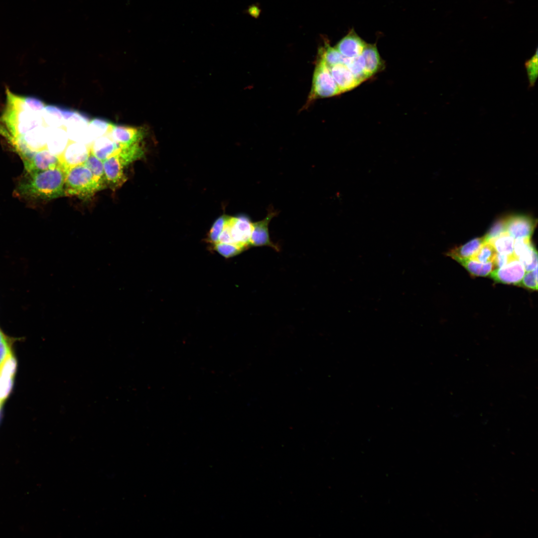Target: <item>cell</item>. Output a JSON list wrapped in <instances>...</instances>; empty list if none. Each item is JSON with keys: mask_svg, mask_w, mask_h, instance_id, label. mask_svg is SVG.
<instances>
[{"mask_svg": "<svg viewBox=\"0 0 538 538\" xmlns=\"http://www.w3.org/2000/svg\"><path fill=\"white\" fill-rule=\"evenodd\" d=\"M65 178V170L63 168L22 173L14 193L16 197L28 203L51 200L64 196Z\"/></svg>", "mask_w": 538, "mask_h": 538, "instance_id": "6da1fadb", "label": "cell"}, {"mask_svg": "<svg viewBox=\"0 0 538 538\" xmlns=\"http://www.w3.org/2000/svg\"><path fill=\"white\" fill-rule=\"evenodd\" d=\"M99 191L93 174L84 163L70 167L65 171L64 195L88 199Z\"/></svg>", "mask_w": 538, "mask_h": 538, "instance_id": "7a4b0ae2", "label": "cell"}, {"mask_svg": "<svg viewBox=\"0 0 538 538\" xmlns=\"http://www.w3.org/2000/svg\"><path fill=\"white\" fill-rule=\"evenodd\" d=\"M329 67L319 58L315 66L309 100L330 97L340 94Z\"/></svg>", "mask_w": 538, "mask_h": 538, "instance_id": "3957f363", "label": "cell"}, {"mask_svg": "<svg viewBox=\"0 0 538 538\" xmlns=\"http://www.w3.org/2000/svg\"><path fill=\"white\" fill-rule=\"evenodd\" d=\"M63 128L71 140L86 144L89 117L81 112L63 108Z\"/></svg>", "mask_w": 538, "mask_h": 538, "instance_id": "277c9868", "label": "cell"}, {"mask_svg": "<svg viewBox=\"0 0 538 538\" xmlns=\"http://www.w3.org/2000/svg\"><path fill=\"white\" fill-rule=\"evenodd\" d=\"M107 187L115 191L127 180L125 168L130 164L119 154L103 161Z\"/></svg>", "mask_w": 538, "mask_h": 538, "instance_id": "5b68a950", "label": "cell"}, {"mask_svg": "<svg viewBox=\"0 0 538 538\" xmlns=\"http://www.w3.org/2000/svg\"><path fill=\"white\" fill-rule=\"evenodd\" d=\"M525 271L521 262L515 258L504 266L495 269L489 275L497 282L519 285Z\"/></svg>", "mask_w": 538, "mask_h": 538, "instance_id": "8992f818", "label": "cell"}, {"mask_svg": "<svg viewBox=\"0 0 538 538\" xmlns=\"http://www.w3.org/2000/svg\"><path fill=\"white\" fill-rule=\"evenodd\" d=\"M536 225L537 220L529 216L514 215L506 217V232L514 239L531 238Z\"/></svg>", "mask_w": 538, "mask_h": 538, "instance_id": "52a82bcc", "label": "cell"}, {"mask_svg": "<svg viewBox=\"0 0 538 538\" xmlns=\"http://www.w3.org/2000/svg\"><path fill=\"white\" fill-rule=\"evenodd\" d=\"M228 224L233 244L244 249L250 247L252 223L246 216L229 217Z\"/></svg>", "mask_w": 538, "mask_h": 538, "instance_id": "ba28073f", "label": "cell"}, {"mask_svg": "<svg viewBox=\"0 0 538 538\" xmlns=\"http://www.w3.org/2000/svg\"><path fill=\"white\" fill-rule=\"evenodd\" d=\"M90 152V144L71 140L59 157L66 171L70 167L84 163Z\"/></svg>", "mask_w": 538, "mask_h": 538, "instance_id": "9c48e42d", "label": "cell"}, {"mask_svg": "<svg viewBox=\"0 0 538 538\" xmlns=\"http://www.w3.org/2000/svg\"><path fill=\"white\" fill-rule=\"evenodd\" d=\"M106 134L122 147H124L140 142L144 135V131L139 128L116 125L111 123Z\"/></svg>", "mask_w": 538, "mask_h": 538, "instance_id": "30bf717a", "label": "cell"}, {"mask_svg": "<svg viewBox=\"0 0 538 538\" xmlns=\"http://www.w3.org/2000/svg\"><path fill=\"white\" fill-rule=\"evenodd\" d=\"M276 214L275 212L270 210L264 219L252 223L250 247L267 246L278 251V247L270 241L268 230L269 223Z\"/></svg>", "mask_w": 538, "mask_h": 538, "instance_id": "8fae6325", "label": "cell"}, {"mask_svg": "<svg viewBox=\"0 0 538 538\" xmlns=\"http://www.w3.org/2000/svg\"><path fill=\"white\" fill-rule=\"evenodd\" d=\"M90 146L92 153L102 161L119 154L122 148L107 134L96 139Z\"/></svg>", "mask_w": 538, "mask_h": 538, "instance_id": "7c38bea8", "label": "cell"}, {"mask_svg": "<svg viewBox=\"0 0 538 538\" xmlns=\"http://www.w3.org/2000/svg\"><path fill=\"white\" fill-rule=\"evenodd\" d=\"M366 44L352 30L338 42L335 48L344 57L352 58L361 55Z\"/></svg>", "mask_w": 538, "mask_h": 538, "instance_id": "4fadbf2b", "label": "cell"}, {"mask_svg": "<svg viewBox=\"0 0 538 538\" xmlns=\"http://www.w3.org/2000/svg\"><path fill=\"white\" fill-rule=\"evenodd\" d=\"M329 69L341 93L350 91L360 84L347 67L343 63L330 67Z\"/></svg>", "mask_w": 538, "mask_h": 538, "instance_id": "5bb4252c", "label": "cell"}, {"mask_svg": "<svg viewBox=\"0 0 538 538\" xmlns=\"http://www.w3.org/2000/svg\"><path fill=\"white\" fill-rule=\"evenodd\" d=\"M68 143V134L64 128L48 126L47 149L49 152L59 156Z\"/></svg>", "mask_w": 538, "mask_h": 538, "instance_id": "9a60e30c", "label": "cell"}, {"mask_svg": "<svg viewBox=\"0 0 538 538\" xmlns=\"http://www.w3.org/2000/svg\"><path fill=\"white\" fill-rule=\"evenodd\" d=\"M361 55L364 59L365 69L369 78L382 69L383 61L376 45L366 44Z\"/></svg>", "mask_w": 538, "mask_h": 538, "instance_id": "2e32d148", "label": "cell"}, {"mask_svg": "<svg viewBox=\"0 0 538 538\" xmlns=\"http://www.w3.org/2000/svg\"><path fill=\"white\" fill-rule=\"evenodd\" d=\"M484 242V237L476 238L463 245L454 248L447 255L454 260L470 258Z\"/></svg>", "mask_w": 538, "mask_h": 538, "instance_id": "e0dca14e", "label": "cell"}, {"mask_svg": "<svg viewBox=\"0 0 538 538\" xmlns=\"http://www.w3.org/2000/svg\"><path fill=\"white\" fill-rule=\"evenodd\" d=\"M84 163L91 171L99 191L107 187L103 161L90 151L88 158Z\"/></svg>", "mask_w": 538, "mask_h": 538, "instance_id": "ac0fdd59", "label": "cell"}, {"mask_svg": "<svg viewBox=\"0 0 538 538\" xmlns=\"http://www.w3.org/2000/svg\"><path fill=\"white\" fill-rule=\"evenodd\" d=\"M456 260L468 271L471 275L477 276H486L495 269L493 262L481 263L470 258L457 259Z\"/></svg>", "mask_w": 538, "mask_h": 538, "instance_id": "d6986e66", "label": "cell"}, {"mask_svg": "<svg viewBox=\"0 0 538 538\" xmlns=\"http://www.w3.org/2000/svg\"><path fill=\"white\" fill-rule=\"evenodd\" d=\"M44 123L49 127L63 128L64 119L63 108L57 106H45L42 110Z\"/></svg>", "mask_w": 538, "mask_h": 538, "instance_id": "ffe728a7", "label": "cell"}, {"mask_svg": "<svg viewBox=\"0 0 538 538\" xmlns=\"http://www.w3.org/2000/svg\"><path fill=\"white\" fill-rule=\"evenodd\" d=\"M111 124L108 121L101 118H95L90 121L87 128L86 143L106 134Z\"/></svg>", "mask_w": 538, "mask_h": 538, "instance_id": "44dd1931", "label": "cell"}, {"mask_svg": "<svg viewBox=\"0 0 538 538\" xmlns=\"http://www.w3.org/2000/svg\"><path fill=\"white\" fill-rule=\"evenodd\" d=\"M343 64L347 67L359 84L369 78L361 55L352 58L345 57Z\"/></svg>", "mask_w": 538, "mask_h": 538, "instance_id": "7402d4cb", "label": "cell"}, {"mask_svg": "<svg viewBox=\"0 0 538 538\" xmlns=\"http://www.w3.org/2000/svg\"><path fill=\"white\" fill-rule=\"evenodd\" d=\"M515 239L507 232L488 242L491 243L497 253L511 255L513 254Z\"/></svg>", "mask_w": 538, "mask_h": 538, "instance_id": "603a6c76", "label": "cell"}, {"mask_svg": "<svg viewBox=\"0 0 538 538\" xmlns=\"http://www.w3.org/2000/svg\"><path fill=\"white\" fill-rule=\"evenodd\" d=\"M319 58L330 67L338 64L343 63L345 57L335 47L326 44L320 51Z\"/></svg>", "mask_w": 538, "mask_h": 538, "instance_id": "cb8c5ba5", "label": "cell"}, {"mask_svg": "<svg viewBox=\"0 0 538 538\" xmlns=\"http://www.w3.org/2000/svg\"><path fill=\"white\" fill-rule=\"evenodd\" d=\"M497 254L493 245L485 242L470 259L481 263L493 262Z\"/></svg>", "mask_w": 538, "mask_h": 538, "instance_id": "d4e9b609", "label": "cell"}, {"mask_svg": "<svg viewBox=\"0 0 538 538\" xmlns=\"http://www.w3.org/2000/svg\"><path fill=\"white\" fill-rule=\"evenodd\" d=\"M525 67L527 71L529 88L535 86L538 76V49L535 54L525 63Z\"/></svg>", "mask_w": 538, "mask_h": 538, "instance_id": "484cf974", "label": "cell"}, {"mask_svg": "<svg viewBox=\"0 0 538 538\" xmlns=\"http://www.w3.org/2000/svg\"><path fill=\"white\" fill-rule=\"evenodd\" d=\"M518 260L523 265L526 271H531L538 268V253L534 246L521 256Z\"/></svg>", "mask_w": 538, "mask_h": 538, "instance_id": "4316f807", "label": "cell"}, {"mask_svg": "<svg viewBox=\"0 0 538 538\" xmlns=\"http://www.w3.org/2000/svg\"><path fill=\"white\" fill-rule=\"evenodd\" d=\"M16 360L10 352L0 365V376H4L13 377L15 376L16 370Z\"/></svg>", "mask_w": 538, "mask_h": 538, "instance_id": "83f0119b", "label": "cell"}, {"mask_svg": "<svg viewBox=\"0 0 538 538\" xmlns=\"http://www.w3.org/2000/svg\"><path fill=\"white\" fill-rule=\"evenodd\" d=\"M229 216H222L218 218L213 224L208 235L210 242L214 244L218 242L219 237L223 230Z\"/></svg>", "mask_w": 538, "mask_h": 538, "instance_id": "f1b7e54d", "label": "cell"}, {"mask_svg": "<svg viewBox=\"0 0 538 538\" xmlns=\"http://www.w3.org/2000/svg\"><path fill=\"white\" fill-rule=\"evenodd\" d=\"M214 245L215 250L225 258H230L238 255L244 250L242 247L233 244L218 242Z\"/></svg>", "mask_w": 538, "mask_h": 538, "instance_id": "f546056e", "label": "cell"}, {"mask_svg": "<svg viewBox=\"0 0 538 538\" xmlns=\"http://www.w3.org/2000/svg\"><path fill=\"white\" fill-rule=\"evenodd\" d=\"M506 217L502 218L496 221L486 235L483 236L485 242H490L501 234L506 232Z\"/></svg>", "mask_w": 538, "mask_h": 538, "instance_id": "4dcf8cb0", "label": "cell"}, {"mask_svg": "<svg viewBox=\"0 0 538 538\" xmlns=\"http://www.w3.org/2000/svg\"><path fill=\"white\" fill-rule=\"evenodd\" d=\"M14 377L4 376H0V403L2 404L10 394Z\"/></svg>", "mask_w": 538, "mask_h": 538, "instance_id": "1f68e13d", "label": "cell"}, {"mask_svg": "<svg viewBox=\"0 0 538 538\" xmlns=\"http://www.w3.org/2000/svg\"><path fill=\"white\" fill-rule=\"evenodd\" d=\"M538 268L534 270L527 271L524 274L519 286L527 288L537 290L538 289Z\"/></svg>", "mask_w": 538, "mask_h": 538, "instance_id": "d6a6232c", "label": "cell"}, {"mask_svg": "<svg viewBox=\"0 0 538 538\" xmlns=\"http://www.w3.org/2000/svg\"><path fill=\"white\" fill-rule=\"evenodd\" d=\"M533 246L534 245L531 240V238L515 239L513 254L515 257L518 259L521 256Z\"/></svg>", "mask_w": 538, "mask_h": 538, "instance_id": "836d02e7", "label": "cell"}, {"mask_svg": "<svg viewBox=\"0 0 538 538\" xmlns=\"http://www.w3.org/2000/svg\"><path fill=\"white\" fill-rule=\"evenodd\" d=\"M515 258H516L513 254L511 255H507L497 253L496 258L493 262L495 266V269L500 268L504 266Z\"/></svg>", "mask_w": 538, "mask_h": 538, "instance_id": "e575fe53", "label": "cell"}, {"mask_svg": "<svg viewBox=\"0 0 538 538\" xmlns=\"http://www.w3.org/2000/svg\"><path fill=\"white\" fill-rule=\"evenodd\" d=\"M10 352L11 348L7 339L0 342V365Z\"/></svg>", "mask_w": 538, "mask_h": 538, "instance_id": "d590c367", "label": "cell"}, {"mask_svg": "<svg viewBox=\"0 0 538 538\" xmlns=\"http://www.w3.org/2000/svg\"><path fill=\"white\" fill-rule=\"evenodd\" d=\"M7 339L6 338V336L2 333V332L0 330V342H1L2 341H3L4 340H6Z\"/></svg>", "mask_w": 538, "mask_h": 538, "instance_id": "8d00e7d4", "label": "cell"}, {"mask_svg": "<svg viewBox=\"0 0 538 538\" xmlns=\"http://www.w3.org/2000/svg\"><path fill=\"white\" fill-rule=\"evenodd\" d=\"M1 405H2V404H1L0 403V408L1 406Z\"/></svg>", "mask_w": 538, "mask_h": 538, "instance_id": "74e56055", "label": "cell"}]
</instances>
